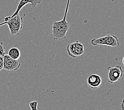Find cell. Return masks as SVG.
<instances>
[{"instance_id":"1","label":"cell","mask_w":124,"mask_h":110,"mask_svg":"<svg viewBox=\"0 0 124 110\" xmlns=\"http://www.w3.org/2000/svg\"><path fill=\"white\" fill-rule=\"evenodd\" d=\"M70 0H67L66 10L63 19L59 21H54L52 24V37L55 40H62L66 38L70 26L67 21V15Z\"/></svg>"},{"instance_id":"2","label":"cell","mask_w":124,"mask_h":110,"mask_svg":"<svg viewBox=\"0 0 124 110\" xmlns=\"http://www.w3.org/2000/svg\"><path fill=\"white\" fill-rule=\"evenodd\" d=\"M4 22L5 25H8L11 35L19 34L23 28V18L19 14L13 17H6Z\"/></svg>"},{"instance_id":"3","label":"cell","mask_w":124,"mask_h":110,"mask_svg":"<svg viewBox=\"0 0 124 110\" xmlns=\"http://www.w3.org/2000/svg\"><path fill=\"white\" fill-rule=\"evenodd\" d=\"M91 43L93 46L105 45L115 47L120 46L118 38L113 34H107L104 37L98 38H93L91 40Z\"/></svg>"},{"instance_id":"4","label":"cell","mask_w":124,"mask_h":110,"mask_svg":"<svg viewBox=\"0 0 124 110\" xmlns=\"http://www.w3.org/2000/svg\"><path fill=\"white\" fill-rule=\"evenodd\" d=\"M68 54L72 58H76L84 54L85 52L84 44L79 41L69 44L67 47Z\"/></svg>"},{"instance_id":"5","label":"cell","mask_w":124,"mask_h":110,"mask_svg":"<svg viewBox=\"0 0 124 110\" xmlns=\"http://www.w3.org/2000/svg\"><path fill=\"white\" fill-rule=\"evenodd\" d=\"M107 70L108 71V81L110 84H113L119 81L123 76L124 70L120 65L115 67H109L107 68Z\"/></svg>"},{"instance_id":"6","label":"cell","mask_w":124,"mask_h":110,"mask_svg":"<svg viewBox=\"0 0 124 110\" xmlns=\"http://www.w3.org/2000/svg\"><path fill=\"white\" fill-rule=\"evenodd\" d=\"M21 65L19 59H12L6 54L3 56V69L8 72L16 71L20 68Z\"/></svg>"},{"instance_id":"7","label":"cell","mask_w":124,"mask_h":110,"mask_svg":"<svg viewBox=\"0 0 124 110\" xmlns=\"http://www.w3.org/2000/svg\"><path fill=\"white\" fill-rule=\"evenodd\" d=\"M87 83L90 88L93 90H97L101 85L102 79L98 75L91 74L88 76Z\"/></svg>"},{"instance_id":"8","label":"cell","mask_w":124,"mask_h":110,"mask_svg":"<svg viewBox=\"0 0 124 110\" xmlns=\"http://www.w3.org/2000/svg\"><path fill=\"white\" fill-rule=\"evenodd\" d=\"M41 1H42V0H20L18 5H17L16 11L12 15H11V17L15 16L16 15L19 14L20 10L26 4H30L32 8H35L37 7V5L40 4Z\"/></svg>"},{"instance_id":"9","label":"cell","mask_w":124,"mask_h":110,"mask_svg":"<svg viewBox=\"0 0 124 110\" xmlns=\"http://www.w3.org/2000/svg\"><path fill=\"white\" fill-rule=\"evenodd\" d=\"M8 55L12 59H19L21 56L20 50L16 47H13L8 50Z\"/></svg>"},{"instance_id":"10","label":"cell","mask_w":124,"mask_h":110,"mask_svg":"<svg viewBox=\"0 0 124 110\" xmlns=\"http://www.w3.org/2000/svg\"><path fill=\"white\" fill-rule=\"evenodd\" d=\"M6 54L5 48L3 42H0V57H3Z\"/></svg>"},{"instance_id":"11","label":"cell","mask_w":124,"mask_h":110,"mask_svg":"<svg viewBox=\"0 0 124 110\" xmlns=\"http://www.w3.org/2000/svg\"><path fill=\"white\" fill-rule=\"evenodd\" d=\"M38 101H32V102H30L29 105H30V109L32 110H37V106L38 104Z\"/></svg>"},{"instance_id":"12","label":"cell","mask_w":124,"mask_h":110,"mask_svg":"<svg viewBox=\"0 0 124 110\" xmlns=\"http://www.w3.org/2000/svg\"><path fill=\"white\" fill-rule=\"evenodd\" d=\"M3 69V57H0V71Z\"/></svg>"},{"instance_id":"13","label":"cell","mask_w":124,"mask_h":110,"mask_svg":"<svg viewBox=\"0 0 124 110\" xmlns=\"http://www.w3.org/2000/svg\"><path fill=\"white\" fill-rule=\"evenodd\" d=\"M5 25V22H2V23H0V26H1V25Z\"/></svg>"},{"instance_id":"14","label":"cell","mask_w":124,"mask_h":110,"mask_svg":"<svg viewBox=\"0 0 124 110\" xmlns=\"http://www.w3.org/2000/svg\"><path fill=\"white\" fill-rule=\"evenodd\" d=\"M124 58H123V60H122V64H123V65L124 64Z\"/></svg>"}]
</instances>
